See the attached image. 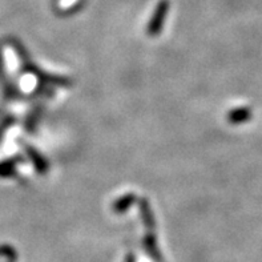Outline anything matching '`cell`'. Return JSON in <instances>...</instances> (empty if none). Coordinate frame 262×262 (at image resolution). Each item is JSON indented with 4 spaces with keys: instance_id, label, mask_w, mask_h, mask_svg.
<instances>
[{
    "instance_id": "cell-1",
    "label": "cell",
    "mask_w": 262,
    "mask_h": 262,
    "mask_svg": "<svg viewBox=\"0 0 262 262\" xmlns=\"http://www.w3.org/2000/svg\"><path fill=\"white\" fill-rule=\"evenodd\" d=\"M11 43H12L13 50H15V52L17 53V56H19L20 61H21V70H23V72L31 73V75H33V76H36L37 79L40 80V83L41 84L59 85V86L72 85V83H71V80L68 79V77L56 76V75H47V73H44L43 71L39 70L36 64L32 63V60H31V57L28 56L26 48H24V47L21 46L17 40L13 39Z\"/></svg>"
},
{
    "instance_id": "cell-2",
    "label": "cell",
    "mask_w": 262,
    "mask_h": 262,
    "mask_svg": "<svg viewBox=\"0 0 262 262\" xmlns=\"http://www.w3.org/2000/svg\"><path fill=\"white\" fill-rule=\"evenodd\" d=\"M168 12H169V2L168 0H161L156 6V10L153 12L152 19H150L149 24L146 27V32H148L149 36H157V35L161 33L164 21H165V16Z\"/></svg>"
},
{
    "instance_id": "cell-3",
    "label": "cell",
    "mask_w": 262,
    "mask_h": 262,
    "mask_svg": "<svg viewBox=\"0 0 262 262\" xmlns=\"http://www.w3.org/2000/svg\"><path fill=\"white\" fill-rule=\"evenodd\" d=\"M0 84L3 86V92L6 99L13 100L17 99L20 96L19 91L12 83L10 81V79L7 80V73H6V64H4V57L3 52H2V48H0Z\"/></svg>"
},
{
    "instance_id": "cell-4",
    "label": "cell",
    "mask_w": 262,
    "mask_h": 262,
    "mask_svg": "<svg viewBox=\"0 0 262 262\" xmlns=\"http://www.w3.org/2000/svg\"><path fill=\"white\" fill-rule=\"evenodd\" d=\"M24 149H26L27 155H28L30 160L32 161L33 166H35V170H36L39 174H46V173L48 172V169H50L48 161H47V160L44 159L33 146L24 145Z\"/></svg>"
},
{
    "instance_id": "cell-5",
    "label": "cell",
    "mask_w": 262,
    "mask_h": 262,
    "mask_svg": "<svg viewBox=\"0 0 262 262\" xmlns=\"http://www.w3.org/2000/svg\"><path fill=\"white\" fill-rule=\"evenodd\" d=\"M139 208L140 214H141V220L146 229L149 232H155L156 229V221H155V216H153L152 208L149 205V201L146 199L139 200Z\"/></svg>"
},
{
    "instance_id": "cell-6",
    "label": "cell",
    "mask_w": 262,
    "mask_h": 262,
    "mask_svg": "<svg viewBox=\"0 0 262 262\" xmlns=\"http://www.w3.org/2000/svg\"><path fill=\"white\" fill-rule=\"evenodd\" d=\"M143 246L150 258H153L157 262H161L163 257H161V253H160L159 245H157V238L156 236H155V233L149 232L145 237H144Z\"/></svg>"
},
{
    "instance_id": "cell-7",
    "label": "cell",
    "mask_w": 262,
    "mask_h": 262,
    "mask_svg": "<svg viewBox=\"0 0 262 262\" xmlns=\"http://www.w3.org/2000/svg\"><path fill=\"white\" fill-rule=\"evenodd\" d=\"M226 119H228V121H229L230 124H233V125L244 124L252 119V111H250L248 106H239V108H236V110L229 111Z\"/></svg>"
},
{
    "instance_id": "cell-8",
    "label": "cell",
    "mask_w": 262,
    "mask_h": 262,
    "mask_svg": "<svg viewBox=\"0 0 262 262\" xmlns=\"http://www.w3.org/2000/svg\"><path fill=\"white\" fill-rule=\"evenodd\" d=\"M137 201V196L133 194V193H126L124 196L120 197L119 200H116L115 203L112 204V210L117 214H123L126 210L129 209L130 206Z\"/></svg>"
},
{
    "instance_id": "cell-9",
    "label": "cell",
    "mask_w": 262,
    "mask_h": 262,
    "mask_svg": "<svg viewBox=\"0 0 262 262\" xmlns=\"http://www.w3.org/2000/svg\"><path fill=\"white\" fill-rule=\"evenodd\" d=\"M24 160L20 156H15L12 159H7L0 163V177L6 179V177H11L16 170V166L19 163H23Z\"/></svg>"
},
{
    "instance_id": "cell-10",
    "label": "cell",
    "mask_w": 262,
    "mask_h": 262,
    "mask_svg": "<svg viewBox=\"0 0 262 262\" xmlns=\"http://www.w3.org/2000/svg\"><path fill=\"white\" fill-rule=\"evenodd\" d=\"M39 117H40V108H35L32 112L30 113V116L27 117L26 120V129L28 132H33L35 128L37 125V121H39Z\"/></svg>"
},
{
    "instance_id": "cell-11",
    "label": "cell",
    "mask_w": 262,
    "mask_h": 262,
    "mask_svg": "<svg viewBox=\"0 0 262 262\" xmlns=\"http://www.w3.org/2000/svg\"><path fill=\"white\" fill-rule=\"evenodd\" d=\"M13 124H15V117H12V116L4 117V119L2 120V121H0V141L3 140L4 133H6L7 130L10 129V128L13 125Z\"/></svg>"
},
{
    "instance_id": "cell-12",
    "label": "cell",
    "mask_w": 262,
    "mask_h": 262,
    "mask_svg": "<svg viewBox=\"0 0 262 262\" xmlns=\"http://www.w3.org/2000/svg\"><path fill=\"white\" fill-rule=\"evenodd\" d=\"M0 256L7 257L10 261L16 259V253H15V250H13L11 246H7V245L0 246Z\"/></svg>"
},
{
    "instance_id": "cell-13",
    "label": "cell",
    "mask_w": 262,
    "mask_h": 262,
    "mask_svg": "<svg viewBox=\"0 0 262 262\" xmlns=\"http://www.w3.org/2000/svg\"><path fill=\"white\" fill-rule=\"evenodd\" d=\"M124 262H136V258H135V256H133L132 253H129V254H126Z\"/></svg>"
}]
</instances>
